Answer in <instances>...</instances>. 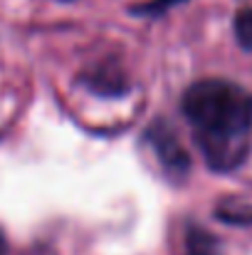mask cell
<instances>
[{"instance_id":"6da1fadb","label":"cell","mask_w":252,"mask_h":255,"mask_svg":"<svg viewBox=\"0 0 252 255\" xmlns=\"http://www.w3.org/2000/svg\"><path fill=\"white\" fill-rule=\"evenodd\" d=\"M183 114L213 171H235L248 159L252 144V94L245 87L228 80H200L183 94Z\"/></svg>"},{"instance_id":"7a4b0ae2","label":"cell","mask_w":252,"mask_h":255,"mask_svg":"<svg viewBox=\"0 0 252 255\" xmlns=\"http://www.w3.org/2000/svg\"><path fill=\"white\" fill-rule=\"evenodd\" d=\"M146 141L151 144L154 154L159 156V161L164 164V169L168 173H175V176H185L190 169V156L185 154V149L180 146L173 127L164 122V119H156L149 129H146Z\"/></svg>"},{"instance_id":"3957f363","label":"cell","mask_w":252,"mask_h":255,"mask_svg":"<svg viewBox=\"0 0 252 255\" xmlns=\"http://www.w3.org/2000/svg\"><path fill=\"white\" fill-rule=\"evenodd\" d=\"M91 89L96 92H111V94H121V70H99V72H91V77L86 80Z\"/></svg>"},{"instance_id":"277c9868","label":"cell","mask_w":252,"mask_h":255,"mask_svg":"<svg viewBox=\"0 0 252 255\" xmlns=\"http://www.w3.org/2000/svg\"><path fill=\"white\" fill-rule=\"evenodd\" d=\"M188 255H218V241L203 228L188 231Z\"/></svg>"},{"instance_id":"5b68a950","label":"cell","mask_w":252,"mask_h":255,"mask_svg":"<svg viewBox=\"0 0 252 255\" xmlns=\"http://www.w3.org/2000/svg\"><path fill=\"white\" fill-rule=\"evenodd\" d=\"M235 37H238V42L248 52H252V10L250 7H243L235 15Z\"/></svg>"},{"instance_id":"8992f818","label":"cell","mask_w":252,"mask_h":255,"mask_svg":"<svg viewBox=\"0 0 252 255\" xmlns=\"http://www.w3.org/2000/svg\"><path fill=\"white\" fill-rule=\"evenodd\" d=\"M180 2H185V0H149V2H144V5H136L134 12H136V15H164L168 7L180 5Z\"/></svg>"},{"instance_id":"52a82bcc","label":"cell","mask_w":252,"mask_h":255,"mask_svg":"<svg viewBox=\"0 0 252 255\" xmlns=\"http://www.w3.org/2000/svg\"><path fill=\"white\" fill-rule=\"evenodd\" d=\"M218 218H223L225 223H252V208H218Z\"/></svg>"},{"instance_id":"ba28073f","label":"cell","mask_w":252,"mask_h":255,"mask_svg":"<svg viewBox=\"0 0 252 255\" xmlns=\"http://www.w3.org/2000/svg\"><path fill=\"white\" fill-rule=\"evenodd\" d=\"M0 255H7V241H5V233L0 231Z\"/></svg>"}]
</instances>
